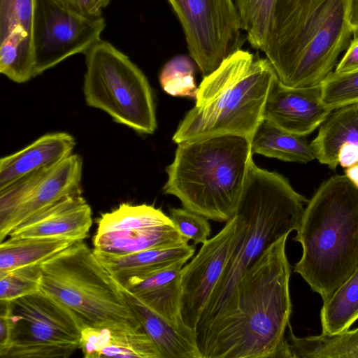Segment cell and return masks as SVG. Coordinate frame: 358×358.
<instances>
[{
	"mask_svg": "<svg viewBox=\"0 0 358 358\" xmlns=\"http://www.w3.org/2000/svg\"><path fill=\"white\" fill-rule=\"evenodd\" d=\"M101 16L83 15L64 0H35L33 23L34 76L99 42L106 27Z\"/></svg>",
	"mask_w": 358,
	"mask_h": 358,
	"instance_id": "obj_11",
	"label": "cell"
},
{
	"mask_svg": "<svg viewBox=\"0 0 358 358\" xmlns=\"http://www.w3.org/2000/svg\"><path fill=\"white\" fill-rule=\"evenodd\" d=\"M252 154L285 162L308 163L315 159L310 143L305 136L295 134L263 120L252 139Z\"/></svg>",
	"mask_w": 358,
	"mask_h": 358,
	"instance_id": "obj_23",
	"label": "cell"
},
{
	"mask_svg": "<svg viewBox=\"0 0 358 358\" xmlns=\"http://www.w3.org/2000/svg\"><path fill=\"white\" fill-rule=\"evenodd\" d=\"M288 236L268 248L199 335L201 358H292L285 332L292 313Z\"/></svg>",
	"mask_w": 358,
	"mask_h": 358,
	"instance_id": "obj_1",
	"label": "cell"
},
{
	"mask_svg": "<svg viewBox=\"0 0 358 358\" xmlns=\"http://www.w3.org/2000/svg\"><path fill=\"white\" fill-rule=\"evenodd\" d=\"M358 70V37L353 36L334 72L346 73Z\"/></svg>",
	"mask_w": 358,
	"mask_h": 358,
	"instance_id": "obj_33",
	"label": "cell"
},
{
	"mask_svg": "<svg viewBox=\"0 0 358 358\" xmlns=\"http://www.w3.org/2000/svg\"><path fill=\"white\" fill-rule=\"evenodd\" d=\"M333 110L322 99L321 84L290 87L276 77L264 110V120L287 131L305 136L321 126Z\"/></svg>",
	"mask_w": 358,
	"mask_h": 358,
	"instance_id": "obj_16",
	"label": "cell"
},
{
	"mask_svg": "<svg viewBox=\"0 0 358 358\" xmlns=\"http://www.w3.org/2000/svg\"><path fill=\"white\" fill-rule=\"evenodd\" d=\"M11 325L8 301L0 300V357L4 358L10 343Z\"/></svg>",
	"mask_w": 358,
	"mask_h": 358,
	"instance_id": "obj_32",
	"label": "cell"
},
{
	"mask_svg": "<svg viewBox=\"0 0 358 358\" xmlns=\"http://www.w3.org/2000/svg\"><path fill=\"white\" fill-rule=\"evenodd\" d=\"M245 229L242 218L235 214L216 235L202 243L198 253L182 268L180 314L185 325L195 333L209 296Z\"/></svg>",
	"mask_w": 358,
	"mask_h": 358,
	"instance_id": "obj_14",
	"label": "cell"
},
{
	"mask_svg": "<svg viewBox=\"0 0 358 358\" xmlns=\"http://www.w3.org/2000/svg\"><path fill=\"white\" fill-rule=\"evenodd\" d=\"M276 77L267 59L236 50L203 77L195 106L179 124L173 141L178 144L224 134L252 139L264 120L266 101Z\"/></svg>",
	"mask_w": 358,
	"mask_h": 358,
	"instance_id": "obj_4",
	"label": "cell"
},
{
	"mask_svg": "<svg viewBox=\"0 0 358 358\" xmlns=\"http://www.w3.org/2000/svg\"><path fill=\"white\" fill-rule=\"evenodd\" d=\"M75 242L64 238H9L0 243V273L41 264Z\"/></svg>",
	"mask_w": 358,
	"mask_h": 358,
	"instance_id": "obj_24",
	"label": "cell"
},
{
	"mask_svg": "<svg viewBox=\"0 0 358 358\" xmlns=\"http://www.w3.org/2000/svg\"><path fill=\"white\" fill-rule=\"evenodd\" d=\"M110 2V0H102L101 3H102L103 8L108 6V5L109 4Z\"/></svg>",
	"mask_w": 358,
	"mask_h": 358,
	"instance_id": "obj_38",
	"label": "cell"
},
{
	"mask_svg": "<svg viewBox=\"0 0 358 358\" xmlns=\"http://www.w3.org/2000/svg\"><path fill=\"white\" fill-rule=\"evenodd\" d=\"M345 144L358 147V103L331 112L310 143L315 159L331 169L338 166L339 150Z\"/></svg>",
	"mask_w": 358,
	"mask_h": 358,
	"instance_id": "obj_22",
	"label": "cell"
},
{
	"mask_svg": "<svg viewBox=\"0 0 358 358\" xmlns=\"http://www.w3.org/2000/svg\"><path fill=\"white\" fill-rule=\"evenodd\" d=\"M83 161L71 154L0 189V241L18 224L64 197L82 194Z\"/></svg>",
	"mask_w": 358,
	"mask_h": 358,
	"instance_id": "obj_12",
	"label": "cell"
},
{
	"mask_svg": "<svg viewBox=\"0 0 358 358\" xmlns=\"http://www.w3.org/2000/svg\"><path fill=\"white\" fill-rule=\"evenodd\" d=\"M345 176L358 187V163L345 169Z\"/></svg>",
	"mask_w": 358,
	"mask_h": 358,
	"instance_id": "obj_37",
	"label": "cell"
},
{
	"mask_svg": "<svg viewBox=\"0 0 358 358\" xmlns=\"http://www.w3.org/2000/svg\"><path fill=\"white\" fill-rule=\"evenodd\" d=\"M294 271L327 302L358 269V187L345 175L324 181L307 203Z\"/></svg>",
	"mask_w": 358,
	"mask_h": 358,
	"instance_id": "obj_3",
	"label": "cell"
},
{
	"mask_svg": "<svg viewBox=\"0 0 358 358\" xmlns=\"http://www.w3.org/2000/svg\"><path fill=\"white\" fill-rule=\"evenodd\" d=\"M41 266V291L66 307L84 327H142L120 285L83 241Z\"/></svg>",
	"mask_w": 358,
	"mask_h": 358,
	"instance_id": "obj_7",
	"label": "cell"
},
{
	"mask_svg": "<svg viewBox=\"0 0 358 358\" xmlns=\"http://www.w3.org/2000/svg\"><path fill=\"white\" fill-rule=\"evenodd\" d=\"M350 0H276L263 52L290 87L320 85L353 36Z\"/></svg>",
	"mask_w": 358,
	"mask_h": 358,
	"instance_id": "obj_2",
	"label": "cell"
},
{
	"mask_svg": "<svg viewBox=\"0 0 358 358\" xmlns=\"http://www.w3.org/2000/svg\"><path fill=\"white\" fill-rule=\"evenodd\" d=\"M76 12L89 17H99L102 10V0H64Z\"/></svg>",
	"mask_w": 358,
	"mask_h": 358,
	"instance_id": "obj_34",
	"label": "cell"
},
{
	"mask_svg": "<svg viewBox=\"0 0 358 358\" xmlns=\"http://www.w3.org/2000/svg\"><path fill=\"white\" fill-rule=\"evenodd\" d=\"M92 224V209L80 195H71L41 210L16 226L8 234L13 238H64L74 241L88 236Z\"/></svg>",
	"mask_w": 358,
	"mask_h": 358,
	"instance_id": "obj_17",
	"label": "cell"
},
{
	"mask_svg": "<svg viewBox=\"0 0 358 358\" xmlns=\"http://www.w3.org/2000/svg\"><path fill=\"white\" fill-rule=\"evenodd\" d=\"M349 22L353 31V36L358 37V0L349 1Z\"/></svg>",
	"mask_w": 358,
	"mask_h": 358,
	"instance_id": "obj_36",
	"label": "cell"
},
{
	"mask_svg": "<svg viewBox=\"0 0 358 358\" xmlns=\"http://www.w3.org/2000/svg\"><path fill=\"white\" fill-rule=\"evenodd\" d=\"M241 28L251 46L263 50L266 42L276 0H234Z\"/></svg>",
	"mask_w": 358,
	"mask_h": 358,
	"instance_id": "obj_27",
	"label": "cell"
},
{
	"mask_svg": "<svg viewBox=\"0 0 358 358\" xmlns=\"http://www.w3.org/2000/svg\"><path fill=\"white\" fill-rule=\"evenodd\" d=\"M358 319V269L334 295L323 303L320 312L322 334L348 330Z\"/></svg>",
	"mask_w": 358,
	"mask_h": 358,
	"instance_id": "obj_26",
	"label": "cell"
},
{
	"mask_svg": "<svg viewBox=\"0 0 358 358\" xmlns=\"http://www.w3.org/2000/svg\"><path fill=\"white\" fill-rule=\"evenodd\" d=\"M194 64L186 55H178L167 62L159 74L163 90L173 96L196 99L198 87L194 79Z\"/></svg>",
	"mask_w": 358,
	"mask_h": 358,
	"instance_id": "obj_28",
	"label": "cell"
},
{
	"mask_svg": "<svg viewBox=\"0 0 358 358\" xmlns=\"http://www.w3.org/2000/svg\"><path fill=\"white\" fill-rule=\"evenodd\" d=\"M76 145L73 136L66 132L48 133L22 150L0 160V189L24 176L52 166L69 155Z\"/></svg>",
	"mask_w": 358,
	"mask_h": 358,
	"instance_id": "obj_19",
	"label": "cell"
},
{
	"mask_svg": "<svg viewBox=\"0 0 358 358\" xmlns=\"http://www.w3.org/2000/svg\"><path fill=\"white\" fill-rule=\"evenodd\" d=\"M188 243L144 250L124 256H108L94 251L96 257L116 281L144 275L176 263L187 262L194 254Z\"/></svg>",
	"mask_w": 358,
	"mask_h": 358,
	"instance_id": "obj_20",
	"label": "cell"
},
{
	"mask_svg": "<svg viewBox=\"0 0 358 358\" xmlns=\"http://www.w3.org/2000/svg\"><path fill=\"white\" fill-rule=\"evenodd\" d=\"M251 139L217 135L178 144L166 167L163 193L208 220L227 222L236 213L252 160Z\"/></svg>",
	"mask_w": 358,
	"mask_h": 358,
	"instance_id": "obj_6",
	"label": "cell"
},
{
	"mask_svg": "<svg viewBox=\"0 0 358 358\" xmlns=\"http://www.w3.org/2000/svg\"><path fill=\"white\" fill-rule=\"evenodd\" d=\"M8 315L11 334L4 358H67L80 349L83 325L42 291L8 301Z\"/></svg>",
	"mask_w": 358,
	"mask_h": 358,
	"instance_id": "obj_9",
	"label": "cell"
},
{
	"mask_svg": "<svg viewBox=\"0 0 358 358\" xmlns=\"http://www.w3.org/2000/svg\"><path fill=\"white\" fill-rule=\"evenodd\" d=\"M80 349L85 358H161L156 345L143 327H85Z\"/></svg>",
	"mask_w": 358,
	"mask_h": 358,
	"instance_id": "obj_18",
	"label": "cell"
},
{
	"mask_svg": "<svg viewBox=\"0 0 358 358\" xmlns=\"http://www.w3.org/2000/svg\"><path fill=\"white\" fill-rule=\"evenodd\" d=\"M308 201L283 176L252 162L235 213L245 222V233L201 314L196 337L220 313L248 268L275 241L299 229Z\"/></svg>",
	"mask_w": 358,
	"mask_h": 358,
	"instance_id": "obj_5",
	"label": "cell"
},
{
	"mask_svg": "<svg viewBox=\"0 0 358 358\" xmlns=\"http://www.w3.org/2000/svg\"><path fill=\"white\" fill-rule=\"evenodd\" d=\"M321 86L322 101L331 110L358 103V70L331 72Z\"/></svg>",
	"mask_w": 358,
	"mask_h": 358,
	"instance_id": "obj_29",
	"label": "cell"
},
{
	"mask_svg": "<svg viewBox=\"0 0 358 358\" xmlns=\"http://www.w3.org/2000/svg\"><path fill=\"white\" fill-rule=\"evenodd\" d=\"M83 92L87 106L140 134L157 128L152 92L143 71L111 43L101 40L85 54Z\"/></svg>",
	"mask_w": 358,
	"mask_h": 358,
	"instance_id": "obj_8",
	"label": "cell"
},
{
	"mask_svg": "<svg viewBox=\"0 0 358 358\" xmlns=\"http://www.w3.org/2000/svg\"><path fill=\"white\" fill-rule=\"evenodd\" d=\"M203 77L238 49L241 22L234 0H166Z\"/></svg>",
	"mask_w": 358,
	"mask_h": 358,
	"instance_id": "obj_10",
	"label": "cell"
},
{
	"mask_svg": "<svg viewBox=\"0 0 358 358\" xmlns=\"http://www.w3.org/2000/svg\"><path fill=\"white\" fill-rule=\"evenodd\" d=\"M187 243L160 209L124 203L98 219L93 250L118 257Z\"/></svg>",
	"mask_w": 358,
	"mask_h": 358,
	"instance_id": "obj_13",
	"label": "cell"
},
{
	"mask_svg": "<svg viewBox=\"0 0 358 358\" xmlns=\"http://www.w3.org/2000/svg\"><path fill=\"white\" fill-rule=\"evenodd\" d=\"M169 217L183 239L194 245L205 243L210 234V225L205 217L185 208L169 209Z\"/></svg>",
	"mask_w": 358,
	"mask_h": 358,
	"instance_id": "obj_31",
	"label": "cell"
},
{
	"mask_svg": "<svg viewBox=\"0 0 358 358\" xmlns=\"http://www.w3.org/2000/svg\"><path fill=\"white\" fill-rule=\"evenodd\" d=\"M338 165L344 169L358 163V147L353 145H343L338 155Z\"/></svg>",
	"mask_w": 358,
	"mask_h": 358,
	"instance_id": "obj_35",
	"label": "cell"
},
{
	"mask_svg": "<svg viewBox=\"0 0 358 358\" xmlns=\"http://www.w3.org/2000/svg\"><path fill=\"white\" fill-rule=\"evenodd\" d=\"M287 338L292 358H358V328L299 338L289 323Z\"/></svg>",
	"mask_w": 358,
	"mask_h": 358,
	"instance_id": "obj_25",
	"label": "cell"
},
{
	"mask_svg": "<svg viewBox=\"0 0 358 358\" xmlns=\"http://www.w3.org/2000/svg\"><path fill=\"white\" fill-rule=\"evenodd\" d=\"M124 294L143 329L156 345L161 358H201L195 333L180 330L136 297Z\"/></svg>",
	"mask_w": 358,
	"mask_h": 358,
	"instance_id": "obj_21",
	"label": "cell"
},
{
	"mask_svg": "<svg viewBox=\"0 0 358 358\" xmlns=\"http://www.w3.org/2000/svg\"><path fill=\"white\" fill-rule=\"evenodd\" d=\"M35 0H0V72L17 83L34 78Z\"/></svg>",
	"mask_w": 358,
	"mask_h": 358,
	"instance_id": "obj_15",
	"label": "cell"
},
{
	"mask_svg": "<svg viewBox=\"0 0 358 358\" xmlns=\"http://www.w3.org/2000/svg\"><path fill=\"white\" fill-rule=\"evenodd\" d=\"M41 264L0 273V300L10 301L41 291Z\"/></svg>",
	"mask_w": 358,
	"mask_h": 358,
	"instance_id": "obj_30",
	"label": "cell"
}]
</instances>
